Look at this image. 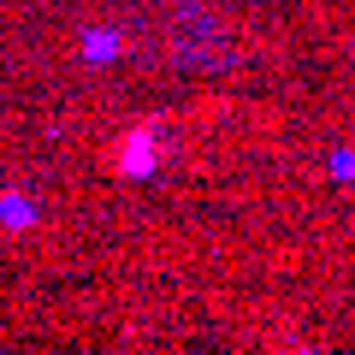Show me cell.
<instances>
[{
    "mask_svg": "<svg viewBox=\"0 0 355 355\" xmlns=\"http://www.w3.org/2000/svg\"><path fill=\"white\" fill-rule=\"evenodd\" d=\"M331 178H343V184L355 178V148H338V154H331Z\"/></svg>",
    "mask_w": 355,
    "mask_h": 355,
    "instance_id": "7a4b0ae2",
    "label": "cell"
},
{
    "mask_svg": "<svg viewBox=\"0 0 355 355\" xmlns=\"http://www.w3.org/2000/svg\"><path fill=\"white\" fill-rule=\"evenodd\" d=\"M89 60H113V53H119V36H113V30H89Z\"/></svg>",
    "mask_w": 355,
    "mask_h": 355,
    "instance_id": "6da1fadb",
    "label": "cell"
}]
</instances>
